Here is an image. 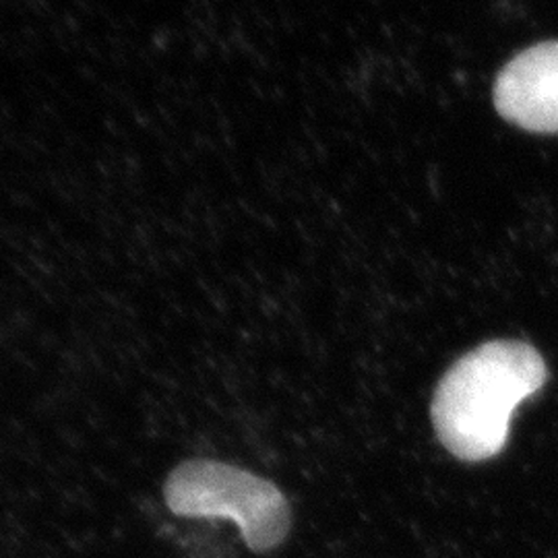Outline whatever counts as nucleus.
Wrapping results in <instances>:
<instances>
[{
  "mask_svg": "<svg viewBox=\"0 0 558 558\" xmlns=\"http://www.w3.org/2000/svg\"><path fill=\"white\" fill-rule=\"evenodd\" d=\"M546 360L527 341L490 339L445 373L430 416L442 447L461 461L497 458L519 405L548 383Z\"/></svg>",
  "mask_w": 558,
  "mask_h": 558,
  "instance_id": "1",
  "label": "nucleus"
},
{
  "mask_svg": "<svg viewBox=\"0 0 558 558\" xmlns=\"http://www.w3.org/2000/svg\"><path fill=\"white\" fill-rule=\"evenodd\" d=\"M163 497L177 515L234 519L257 553L279 546L292 525L288 500L276 484L214 459L180 463L166 480Z\"/></svg>",
  "mask_w": 558,
  "mask_h": 558,
  "instance_id": "2",
  "label": "nucleus"
},
{
  "mask_svg": "<svg viewBox=\"0 0 558 558\" xmlns=\"http://www.w3.org/2000/svg\"><path fill=\"white\" fill-rule=\"evenodd\" d=\"M495 108L530 133H558V40L539 41L509 60L495 81Z\"/></svg>",
  "mask_w": 558,
  "mask_h": 558,
  "instance_id": "3",
  "label": "nucleus"
}]
</instances>
